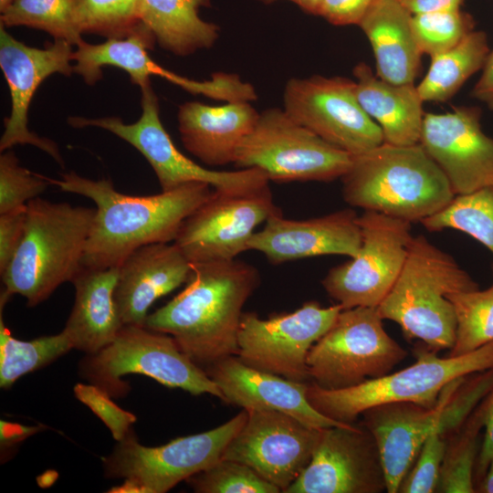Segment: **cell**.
<instances>
[{
    "mask_svg": "<svg viewBox=\"0 0 493 493\" xmlns=\"http://www.w3.org/2000/svg\"><path fill=\"white\" fill-rule=\"evenodd\" d=\"M48 181L96 205L82 258L87 268L117 267L142 246L174 241L185 218L214 191L208 184L194 182L153 195H131L118 192L109 179L92 180L74 172Z\"/></svg>",
    "mask_w": 493,
    "mask_h": 493,
    "instance_id": "cell-1",
    "label": "cell"
},
{
    "mask_svg": "<svg viewBox=\"0 0 493 493\" xmlns=\"http://www.w3.org/2000/svg\"><path fill=\"white\" fill-rule=\"evenodd\" d=\"M259 283L257 269L236 258L192 263L185 288L149 314L144 326L171 335L195 364L207 368L236 356L242 309Z\"/></svg>",
    "mask_w": 493,
    "mask_h": 493,
    "instance_id": "cell-2",
    "label": "cell"
},
{
    "mask_svg": "<svg viewBox=\"0 0 493 493\" xmlns=\"http://www.w3.org/2000/svg\"><path fill=\"white\" fill-rule=\"evenodd\" d=\"M96 208L74 206L41 197L26 204L25 233L20 246L1 274V303L18 294L36 307L63 283L71 282L82 267Z\"/></svg>",
    "mask_w": 493,
    "mask_h": 493,
    "instance_id": "cell-3",
    "label": "cell"
},
{
    "mask_svg": "<svg viewBox=\"0 0 493 493\" xmlns=\"http://www.w3.org/2000/svg\"><path fill=\"white\" fill-rule=\"evenodd\" d=\"M342 180V197L351 206L421 222L456 196L444 173L418 144L383 142L354 155Z\"/></svg>",
    "mask_w": 493,
    "mask_h": 493,
    "instance_id": "cell-4",
    "label": "cell"
},
{
    "mask_svg": "<svg viewBox=\"0 0 493 493\" xmlns=\"http://www.w3.org/2000/svg\"><path fill=\"white\" fill-rule=\"evenodd\" d=\"M477 288L451 256L420 235L413 236L401 273L377 311L396 322L406 339L420 340L436 352L451 350L457 323L446 296Z\"/></svg>",
    "mask_w": 493,
    "mask_h": 493,
    "instance_id": "cell-5",
    "label": "cell"
},
{
    "mask_svg": "<svg viewBox=\"0 0 493 493\" xmlns=\"http://www.w3.org/2000/svg\"><path fill=\"white\" fill-rule=\"evenodd\" d=\"M489 369H493V341L468 353L447 357H439L426 347L417 350L416 362L410 366L351 387L329 390L311 383L307 398L323 415L353 424L364 411L384 404L411 402L431 407L453 381Z\"/></svg>",
    "mask_w": 493,
    "mask_h": 493,
    "instance_id": "cell-6",
    "label": "cell"
},
{
    "mask_svg": "<svg viewBox=\"0 0 493 493\" xmlns=\"http://www.w3.org/2000/svg\"><path fill=\"white\" fill-rule=\"evenodd\" d=\"M81 375L111 397L128 393L127 374L148 376L169 388L194 395L209 393L224 401L218 385L166 333L145 326L124 325L116 338L79 364Z\"/></svg>",
    "mask_w": 493,
    "mask_h": 493,
    "instance_id": "cell-7",
    "label": "cell"
},
{
    "mask_svg": "<svg viewBox=\"0 0 493 493\" xmlns=\"http://www.w3.org/2000/svg\"><path fill=\"white\" fill-rule=\"evenodd\" d=\"M247 419L243 410L226 423L196 435L181 436L169 443L146 446L133 429L102 457L107 477L123 478L121 486L109 492L165 493L183 480L220 460L230 441Z\"/></svg>",
    "mask_w": 493,
    "mask_h": 493,
    "instance_id": "cell-8",
    "label": "cell"
},
{
    "mask_svg": "<svg viewBox=\"0 0 493 493\" xmlns=\"http://www.w3.org/2000/svg\"><path fill=\"white\" fill-rule=\"evenodd\" d=\"M353 155L327 142L292 119L284 109L259 113L242 140L234 164L256 168L273 182H330L341 178Z\"/></svg>",
    "mask_w": 493,
    "mask_h": 493,
    "instance_id": "cell-9",
    "label": "cell"
},
{
    "mask_svg": "<svg viewBox=\"0 0 493 493\" xmlns=\"http://www.w3.org/2000/svg\"><path fill=\"white\" fill-rule=\"evenodd\" d=\"M407 356L384 330L377 308L343 309L310 348L309 379L321 388L338 390L383 376Z\"/></svg>",
    "mask_w": 493,
    "mask_h": 493,
    "instance_id": "cell-10",
    "label": "cell"
},
{
    "mask_svg": "<svg viewBox=\"0 0 493 493\" xmlns=\"http://www.w3.org/2000/svg\"><path fill=\"white\" fill-rule=\"evenodd\" d=\"M141 90L142 115L134 123L126 124L118 117H69L68 121L74 128L92 126L106 130L132 145L153 169L162 191H170L194 182L233 193L247 192L269 184L265 173L256 168L215 171L184 155L162 124L158 98L151 84Z\"/></svg>",
    "mask_w": 493,
    "mask_h": 493,
    "instance_id": "cell-11",
    "label": "cell"
},
{
    "mask_svg": "<svg viewBox=\"0 0 493 493\" xmlns=\"http://www.w3.org/2000/svg\"><path fill=\"white\" fill-rule=\"evenodd\" d=\"M358 224L357 256L330 268L321 281L343 309L377 308L401 273L413 239L410 222L382 213L364 210Z\"/></svg>",
    "mask_w": 493,
    "mask_h": 493,
    "instance_id": "cell-12",
    "label": "cell"
},
{
    "mask_svg": "<svg viewBox=\"0 0 493 493\" xmlns=\"http://www.w3.org/2000/svg\"><path fill=\"white\" fill-rule=\"evenodd\" d=\"M283 109L299 124L353 156L383 142L380 126L361 106L355 81L350 79L292 78L284 89Z\"/></svg>",
    "mask_w": 493,
    "mask_h": 493,
    "instance_id": "cell-13",
    "label": "cell"
},
{
    "mask_svg": "<svg viewBox=\"0 0 493 493\" xmlns=\"http://www.w3.org/2000/svg\"><path fill=\"white\" fill-rule=\"evenodd\" d=\"M342 309L340 304L322 307L309 301L293 312L266 320L255 312H245L238 330L236 357L253 368L305 382L309 379L307 357L310 348Z\"/></svg>",
    "mask_w": 493,
    "mask_h": 493,
    "instance_id": "cell-14",
    "label": "cell"
},
{
    "mask_svg": "<svg viewBox=\"0 0 493 493\" xmlns=\"http://www.w3.org/2000/svg\"><path fill=\"white\" fill-rule=\"evenodd\" d=\"M280 211L269 184L247 192L212 194L183 222L173 241L191 263L235 259L255 229Z\"/></svg>",
    "mask_w": 493,
    "mask_h": 493,
    "instance_id": "cell-15",
    "label": "cell"
},
{
    "mask_svg": "<svg viewBox=\"0 0 493 493\" xmlns=\"http://www.w3.org/2000/svg\"><path fill=\"white\" fill-rule=\"evenodd\" d=\"M246 411L222 458L248 466L284 493L310 462L321 429L279 411Z\"/></svg>",
    "mask_w": 493,
    "mask_h": 493,
    "instance_id": "cell-16",
    "label": "cell"
},
{
    "mask_svg": "<svg viewBox=\"0 0 493 493\" xmlns=\"http://www.w3.org/2000/svg\"><path fill=\"white\" fill-rule=\"evenodd\" d=\"M71 46L66 40L55 39L43 48L29 47L16 39L0 24V68L11 99L10 115L4 121L5 130L0 140L1 152L17 144H30L64 167L57 143L28 129L27 114L36 90L46 79L55 73L69 77L74 72Z\"/></svg>",
    "mask_w": 493,
    "mask_h": 493,
    "instance_id": "cell-17",
    "label": "cell"
},
{
    "mask_svg": "<svg viewBox=\"0 0 493 493\" xmlns=\"http://www.w3.org/2000/svg\"><path fill=\"white\" fill-rule=\"evenodd\" d=\"M386 490L372 435L355 424L321 429L307 467L284 493H381Z\"/></svg>",
    "mask_w": 493,
    "mask_h": 493,
    "instance_id": "cell-18",
    "label": "cell"
},
{
    "mask_svg": "<svg viewBox=\"0 0 493 493\" xmlns=\"http://www.w3.org/2000/svg\"><path fill=\"white\" fill-rule=\"evenodd\" d=\"M481 110L460 106L425 113L420 145L446 175L455 195L493 186V138L480 124Z\"/></svg>",
    "mask_w": 493,
    "mask_h": 493,
    "instance_id": "cell-19",
    "label": "cell"
},
{
    "mask_svg": "<svg viewBox=\"0 0 493 493\" xmlns=\"http://www.w3.org/2000/svg\"><path fill=\"white\" fill-rule=\"evenodd\" d=\"M466 377L447 384L435 404L427 407L411 402H396L364 411V427L377 444L384 471L386 491L397 493L424 442L441 433L443 412Z\"/></svg>",
    "mask_w": 493,
    "mask_h": 493,
    "instance_id": "cell-20",
    "label": "cell"
},
{
    "mask_svg": "<svg viewBox=\"0 0 493 493\" xmlns=\"http://www.w3.org/2000/svg\"><path fill=\"white\" fill-rule=\"evenodd\" d=\"M265 226L253 234L248 250L261 252L272 264L323 256H357L362 237L358 215L351 209L306 220L271 215Z\"/></svg>",
    "mask_w": 493,
    "mask_h": 493,
    "instance_id": "cell-21",
    "label": "cell"
},
{
    "mask_svg": "<svg viewBox=\"0 0 493 493\" xmlns=\"http://www.w3.org/2000/svg\"><path fill=\"white\" fill-rule=\"evenodd\" d=\"M218 385L224 401L245 410L286 413L304 425L323 429L345 426L315 410L307 398L308 384L253 368L236 356L221 359L205 369Z\"/></svg>",
    "mask_w": 493,
    "mask_h": 493,
    "instance_id": "cell-22",
    "label": "cell"
},
{
    "mask_svg": "<svg viewBox=\"0 0 493 493\" xmlns=\"http://www.w3.org/2000/svg\"><path fill=\"white\" fill-rule=\"evenodd\" d=\"M192 274V263L173 242L153 243L131 252L120 265L114 298L124 325L144 326L148 309Z\"/></svg>",
    "mask_w": 493,
    "mask_h": 493,
    "instance_id": "cell-23",
    "label": "cell"
},
{
    "mask_svg": "<svg viewBox=\"0 0 493 493\" xmlns=\"http://www.w3.org/2000/svg\"><path fill=\"white\" fill-rule=\"evenodd\" d=\"M259 113L249 101L211 106L187 101L179 106L178 131L184 147L205 164L234 163L242 140L255 127Z\"/></svg>",
    "mask_w": 493,
    "mask_h": 493,
    "instance_id": "cell-24",
    "label": "cell"
},
{
    "mask_svg": "<svg viewBox=\"0 0 493 493\" xmlns=\"http://www.w3.org/2000/svg\"><path fill=\"white\" fill-rule=\"evenodd\" d=\"M119 267H82L71 281L75 299L63 330L74 349L86 354L109 345L124 326L114 298Z\"/></svg>",
    "mask_w": 493,
    "mask_h": 493,
    "instance_id": "cell-25",
    "label": "cell"
},
{
    "mask_svg": "<svg viewBox=\"0 0 493 493\" xmlns=\"http://www.w3.org/2000/svg\"><path fill=\"white\" fill-rule=\"evenodd\" d=\"M412 16L400 0H374L358 25L372 46L376 75L393 84L414 83L419 71Z\"/></svg>",
    "mask_w": 493,
    "mask_h": 493,
    "instance_id": "cell-26",
    "label": "cell"
},
{
    "mask_svg": "<svg viewBox=\"0 0 493 493\" xmlns=\"http://www.w3.org/2000/svg\"><path fill=\"white\" fill-rule=\"evenodd\" d=\"M355 94L364 111L380 126L383 142L418 144L424 122V100L414 83L393 84L359 63L353 69Z\"/></svg>",
    "mask_w": 493,
    "mask_h": 493,
    "instance_id": "cell-27",
    "label": "cell"
},
{
    "mask_svg": "<svg viewBox=\"0 0 493 493\" xmlns=\"http://www.w3.org/2000/svg\"><path fill=\"white\" fill-rule=\"evenodd\" d=\"M210 0H140V19L159 46L175 56L185 57L208 49L217 41V25L203 20L202 6Z\"/></svg>",
    "mask_w": 493,
    "mask_h": 493,
    "instance_id": "cell-28",
    "label": "cell"
},
{
    "mask_svg": "<svg viewBox=\"0 0 493 493\" xmlns=\"http://www.w3.org/2000/svg\"><path fill=\"white\" fill-rule=\"evenodd\" d=\"M155 42L152 31L142 22L124 38H109L96 45L83 40L73 51V70L86 84L94 85L102 78V67L113 66L127 72L131 82L142 89L151 84V76L162 77L165 70L148 55Z\"/></svg>",
    "mask_w": 493,
    "mask_h": 493,
    "instance_id": "cell-29",
    "label": "cell"
},
{
    "mask_svg": "<svg viewBox=\"0 0 493 493\" xmlns=\"http://www.w3.org/2000/svg\"><path fill=\"white\" fill-rule=\"evenodd\" d=\"M490 52L484 31L473 30L453 47L431 58V65L417 87L424 101L444 102L482 69Z\"/></svg>",
    "mask_w": 493,
    "mask_h": 493,
    "instance_id": "cell-30",
    "label": "cell"
},
{
    "mask_svg": "<svg viewBox=\"0 0 493 493\" xmlns=\"http://www.w3.org/2000/svg\"><path fill=\"white\" fill-rule=\"evenodd\" d=\"M68 334L37 337L30 341L16 339L0 316V387L10 388L20 377L55 362L73 350Z\"/></svg>",
    "mask_w": 493,
    "mask_h": 493,
    "instance_id": "cell-31",
    "label": "cell"
},
{
    "mask_svg": "<svg viewBox=\"0 0 493 493\" xmlns=\"http://www.w3.org/2000/svg\"><path fill=\"white\" fill-rule=\"evenodd\" d=\"M486 398L446 441L436 492L474 493L475 467L478 456V435L484 427Z\"/></svg>",
    "mask_w": 493,
    "mask_h": 493,
    "instance_id": "cell-32",
    "label": "cell"
},
{
    "mask_svg": "<svg viewBox=\"0 0 493 493\" xmlns=\"http://www.w3.org/2000/svg\"><path fill=\"white\" fill-rule=\"evenodd\" d=\"M421 224L432 232L446 228L462 231L493 253V186L456 195L439 212Z\"/></svg>",
    "mask_w": 493,
    "mask_h": 493,
    "instance_id": "cell-33",
    "label": "cell"
},
{
    "mask_svg": "<svg viewBox=\"0 0 493 493\" xmlns=\"http://www.w3.org/2000/svg\"><path fill=\"white\" fill-rule=\"evenodd\" d=\"M7 26H28L78 46L83 41L77 28L71 0H12L1 12Z\"/></svg>",
    "mask_w": 493,
    "mask_h": 493,
    "instance_id": "cell-34",
    "label": "cell"
},
{
    "mask_svg": "<svg viewBox=\"0 0 493 493\" xmlns=\"http://www.w3.org/2000/svg\"><path fill=\"white\" fill-rule=\"evenodd\" d=\"M456 316V337L450 356H457L493 341V284L487 289L448 294Z\"/></svg>",
    "mask_w": 493,
    "mask_h": 493,
    "instance_id": "cell-35",
    "label": "cell"
},
{
    "mask_svg": "<svg viewBox=\"0 0 493 493\" xmlns=\"http://www.w3.org/2000/svg\"><path fill=\"white\" fill-rule=\"evenodd\" d=\"M80 34L124 38L141 24L140 0H71Z\"/></svg>",
    "mask_w": 493,
    "mask_h": 493,
    "instance_id": "cell-36",
    "label": "cell"
},
{
    "mask_svg": "<svg viewBox=\"0 0 493 493\" xmlns=\"http://www.w3.org/2000/svg\"><path fill=\"white\" fill-rule=\"evenodd\" d=\"M411 25L420 51L431 58L453 47L475 28L474 18L461 9L415 14Z\"/></svg>",
    "mask_w": 493,
    "mask_h": 493,
    "instance_id": "cell-37",
    "label": "cell"
},
{
    "mask_svg": "<svg viewBox=\"0 0 493 493\" xmlns=\"http://www.w3.org/2000/svg\"><path fill=\"white\" fill-rule=\"evenodd\" d=\"M198 493H278L281 490L248 466L221 458L186 480Z\"/></svg>",
    "mask_w": 493,
    "mask_h": 493,
    "instance_id": "cell-38",
    "label": "cell"
},
{
    "mask_svg": "<svg viewBox=\"0 0 493 493\" xmlns=\"http://www.w3.org/2000/svg\"><path fill=\"white\" fill-rule=\"evenodd\" d=\"M50 184L47 177L23 167L12 149L0 155V214L26 205Z\"/></svg>",
    "mask_w": 493,
    "mask_h": 493,
    "instance_id": "cell-39",
    "label": "cell"
},
{
    "mask_svg": "<svg viewBox=\"0 0 493 493\" xmlns=\"http://www.w3.org/2000/svg\"><path fill=\"white\" fill-rule=\"evenodd\" d=\"M446 448V436L435 432L424 442L413 466L403 479L400 493L436 492Z\"/></svg>",
    "mask_w": 493,
    "mask_h": 493,
    "instance_id": "cell-40",
    "label": "cell"
},
{
    "mask_svg": "<svg viewBox=\"0 0 493 493\" xmlns=\"http://www.w3.org/2000/svg\"><path fill=\"white\" fill-rule=\"evenodd\" d=\"M74 394L103 422L117 442L127 435L137 421L135 414L118 406L110 394L95 384L79 383L74 386Z\"/></svg>",
    "mask_w": 493,
    "mask_h": 493,
    "instance_id": "cell-41",
    "label": "cell"
},
{
    "mask_svg": "<svg viewBox=\"0 0 493 493\" xmlns=\"http://www.w3.org/2000/svg\"><path fill=\"white\" fill-rule=\"evenodd\" d=\"M170 80L193 94H201L226 102H251L257 100L254 87L233 74L216 73L210 80L198 81L173 73Z\"/></svg>",
    "mask_w": 493,
    "mask_h": 493,
    "instance_id": "cell-42",
    "label": "cell"
},
{
    "mask_svg": "<svg viewBox=\"0 0 493 493\" xmlns=\"http://www.w3.org/2000/svg\"><path fill=\"white\" fill-rule=\"evenodd\" d=\"M26 205L0 214V274L14 258L25 233Z\"/></svg>",
    "mask_w": 493,
    "mask_h": 493,
    "instance_id": "cell-43",
    "label": "cell"
},
{
    "mask_svg": "<svg viewBox=\"0 0 493 493\" xmlns=\"http://www.w3.org/2000/svg\"><path fill=\"white\" fill-rule=\"evenodd\" d=\"M374 0H321L317 15L335 26L359 25Z\"/></svg>",
    "mask_w": 493,
    "mask_h": 493,
    "instance_id": "cell-44",
    "label": "cell"
},
{
    "mask_svg": "<svg viewBox=\"0 0 493 493\" xmlns=\"http://www.w3.org/2000/svg\"><path fill=\"white\" fill-rule=\"evenodd\" d=\"M484 428V437L475 467V476L479 479L484 476L488 465L493 457V389L486 397Z\"/></svg>",
    "mask_w": 493,
    "mask_h": 493,
    "instance_id": "cell-45",
    "label": "cell"
},
{
    "mask_svg": "<svg viewBox=\"0 0 493 493\" xmlns=\"http://www.w3.org/2000/svg\"><path fill=\"white\" fill-rule=\"evenodd\" d=\"M482 69L481 77L472 89V95L493 109V49L490 50Z\"/></svg>",
    "mask_w": 493,
    "mask_h": 493,
    "instance_id": "cell-46",
    "label": "cell"
},
{
    "mask_svg": "<svg viewBox=\"0 0 493 493\" xmlns=\"http://www.w3.org/2000/svg\"><path fill=\"white\" fill-rule=\"evenodd\" d=\"M412 14L460 9L463 0H400Z\"/></svg>",
    "mask_w": 493,
    "mask_h": 493,
    "instance_id": "cell-47",
    "label": "cell"
},
{
    "mask_svg": "<svg viewBox=\"0 0 493 493\" xmlns=\"http://www.w3.org/2000/svg\"><path fill=\"white\" fill-rule=\"evenodd\" d=\"M476 492L493 493V457L490 459L487 470L476 488Z\"/></svg>",
    "mask_w": 493,
    "mask_h": 493,
    "instance_id": "cell-48",
    "label": "cell"
},
{
    "mask_svg": "<svg viewBox=\"0 0 493 493\" xmlns=\"http://www.w3.org/2000/svg\"><path fill=\"white\" fill-rule=\"evenodd\" d=\"M265 4H270L278 0H258ZM299 6L303 11L317 15L321 0H287Z\"/></svg>",
    "mask_w": 493,
    "mask_h": 493,
    "instance_id": "cell-49",
    "label": "cell"
},
{
    "mask_svg": "<svg viewBox=\"0 0 493 493\" xmlns=\"http://www.w3.org/2000/svg\"><path fill=\"white\" fill-rule=\"evenodd\" d=\"M12 0H0V12L5 9V7L11 3Z\"/></svg>",
    "mask_w": 493,
    "mask_h": 493,
    "instance_id": "cell-50",
    "label": "cell"
}]
</instances>
